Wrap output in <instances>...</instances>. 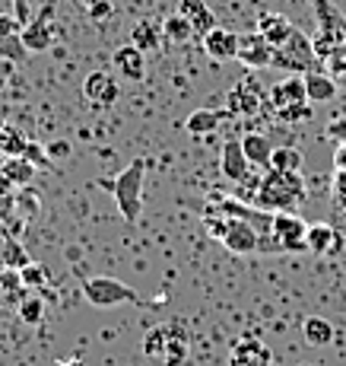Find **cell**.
Returning <instances> with one entry per match:
<instances>
[{
    "label": "cell",
    "instance_id": "cell-1",
    "mask_svg": "<svg viewBox=\"0 0 346 366\" xmlns=\"http://www.w3.org/2000/svg\"><path fill=\"white\" fill-rule=\"evenodd\" d=\"M308 201V185L302 172H283V169H267L258 179L254 207L267 214H295Z\"/></svg>",
    "mask_w": 346,
    "mask_h": 366
},
{
    "label": "cell",
    "instance_id": "cell-2",
    "mask_svg": "<svg viewBox=\"0 0 346 366\" xmlns=\"http://www.w3.org/2000/svg\"><path fill=\"white\" fill-rule=\"evenodd\" d=\"M143 179H146V159H133L115 179H98L96 185L105 188L115 198V207L121 210L127 223H137L140 210H143Z\"/></svg>",
    "mask_w": 346,
    "mask_h": 366
},
{
    "label": "cell",
    "instance_id": "cell-3",
    "mask_svg": "<svg viewBox=\"0 0 346 366\" xmlns=\"http://www.w3.org/2000/svg\"><path fill=\"white\" fill-rule=\"evenodd\" d=\"M267 105L280 122H308L312 118V102H308L305 74H289L267 89Z\"/></svg>",
    "mask_w": 346,
    "mask_h": 366
},
{
    "label": "cell",
    "instance_id": "cell-4",
    "mask_svg": "<svg viewBox=\"0 0 346 366\" xmlns=\"http://www.w3.org/2000/svg\"><path fill=\"white\" fill-rule=\"evenodd\" d=\"M207 233L220 239L232 255H251L260 249V229L242 217H229L216 210V217H207Z\"/></svg>",
    "mask_w": 346,
    "mask_h": 366
},
{
    "label": "cell",
    "instance_id": "cell-5",
    "mask_svg": "<svg viewBox=\"0 0 346 366\" xmlns=\"http://www.w3.org/2000/svg\"><path fill=\"white\" fill-rule=\"evenodd\" d=\"M140 350L162 366H181L188 360V332L178 322H172V325H156L143 335Z\"/></svg>",
    "mask_w": 346,
    "mask_h": 366
},
{
    "label": "cell",
    "instance_id": "cell-6",
    "mask_svg": "<svg viewBox=\"0 0 346 366\" xmlns=\"http://www.w3.org/2000/svg\"><path fill=\"white\" fill-rule=\"evenodd\" d=\"M83 297L89 306L96 309H111V306H124V302H140L137 290L127 287L124 280L115 277H89L83 280Z\"/></svg>",
    "mask_w": 346,
    "mask_h": 366
},
{
    "label": "cell",
    "instance_id": "cell-7",
    "mask_svg": "<svg viewBox=\"0 0 346 366\" xmlns=\"http://www.w3.org/2000/svg\"><path fill=\"white\" fill-rule=\"evenodd\" d=\"M273 64L283 70H315L317 67V51L315 41L305 32L292 29V35L286 39V45H280L273 51Z\"/></svg>",
    "mask_w": 346,
    "mask_h": 366
},
{
    "label": "cell",
    "instance_id": "cell-8",
    "mask_svg": "<svg viewBox=\"0 0 346 366\" xmlns=\"http://www.w3.org/2000/svg\"><path fill=\"white\" fill-rule=\"evenodd\" d=\"M264 102H267V89H260V83L254 80V76H245V80H238L235 86L229 89V99H225L229 109L225 112H229V115L251 118L264 109Z\"/></svg>",
    "mask_w": 346,
    "mask_h": 366
},
{
    "label": "cell",
    "instance_id": "cell-9",
    "mask_svg": "<svg viewBox=\"0 0 346 366\" xmlns=\"http://www.w3.org/2000/svg\"><path fill=\"white\" fill-rule=\"evenodd\" d=\"M273 236L280 252H308V223L299 214H273Z\"/></svg>",
    "mask_w": 346,
    "mask_h": 366
},
{
    "label": "cell",
    "instance_id": "cell-10",
    "mask_svg": "<svg viewBox=\"0 0 346 366\" xmlns=\"http://www.w3.org/2000/svg\"><path fill=\"white\" fill-rule=\"evenodd\" d=\"M118 96H121V86H118L115 74H108V70H93L83 80V99L96 105V109H111L118 102Z\"/></svg>",
    "mask_w": 346,
    "mask_h": 366
},
{
    "label": "cell",
    "instance_id": "cell-11",
    "mask_svg": "<svg viewBox=\"0 0 346 366\" xmlns=\"http://www.w3.org/2000/svg\"><path fill=\"white\" fill-rule=\"evenodd\" d=\"M273 51H277V48H273L258 29L238 39V61H242L245 67H251V70L270 67L273 64Z\"/></svg>",
    "mask_w": 346,
    "mask_h": 366
},
{
    "label": "cell",
    "instance_id": "cell-12",
    "mask_svg": "<svg viewBox=\"0 0 346 366\" xmlns=\"http://www.w3.org/2000/svg\"><path fill=\"white\" fill-rule=\"evenodd\" d=\"M54 6H45V13L41 16L29 19V23L23 26V32H19V39H23L26 51H48V48L54 45Z\"/></svg>",
    "mask_w": 346,
    "mask_h": 366
},
{
    "label": "cell",
    "instance_id": "cell-13",
    "mask_svg": "<svg viewBox=\"0 0 346 366\" xmlns=\"http://www.w3.org/2000/svg\"><path fill=\"white\" fill-rule=\"evenodd\" d=\"M238 39H242L238 32L225 29V26H216L210 35H203L200 45H203V51H207L210 61L225 64V61H235L238 58Z\"/></svg>",
    "mask_w": 346,
    "mask_h": 366
},
{
    "label": "cell",
    "instance_id": "cell-14",
    "mask_svg": "<svg viewBox=\"0 0 346 366\" xmlns=\"http://www.w3.org/2000/svg\"><path fill=\"white\" fill-rule=\"evenodd\" d=\"M229 366H273V350L258 337H242L232 344Z\"/></svg>",
    "mask_w": 346,
    "mask_h": 366
},
{
    "label": "cell",
    "instance_id": "cell-15",
    "mask_svg": "<svg viewBox=\"0 0 346 366\" xmlns=\"http://www.w3.org/2000/svg\"><path fill=\"white\" fill-rule=\"evenodd\" d=\"M111 67L118 70V74L124 76V80H131V83H140L146 76V58H143V51H140L137 45H118L115 48V54H111Z\"/></svg>",
    "mask_w": 346,
    "mask_h": 366
},
{
    "label": "cell",
    "instance_id": "cell-16",
    "mask_svg": "<svg viewBox=\"0 0 346 366\" xmlns=\"http://www.w3.org/2000/svg\"><path fill=\"white\" fill-rule=\"evenodd\" d=\"M178 13L190 23V29H194V39H203V35H210L216 29V13L207 6V0H178Z\"/></svg>",
    "mask_w": 346,
    "mask_h": 366
},
{
    "label": "cell",
    "instance_id": "cell-17",
    "mask_svg": "<svg viewBox=\"0 0 346 366\" xmlns=\"http://www.w3.org/2000/svg\"><path fill=\"white\" fill-rule=\"evenodd\" d=\"M220 166H223V175H225V179L235 182V185L248 182L251 163H248V157H245V150H242V140H225Z\"/></svg>",
    "mask_w": 346,
    "mask_h": 366
},
{
    "label": "cell",
    "instance_id": "cell-18",
    "mask_svg": "<svg viewBox=\"0 0 346 366\" xmlns=\"http://www.w3.org/2000/svg\"><path fill=\"white\" fill-rule=\"evenodd\" d=\"M343 245V236L330 223H308V252L317 255H337Z\"/></svg>",
    "mask_w": 346,
    "mask_h": 366
},
{
    "label": "cell",
    "instance_id": "cell-19",
    "mask_svg": "<svg viewBox=\"0 0 346 366\" xmlns=\"http://www.w3.org/2000/svg\"><path fill=\"white\" fill-rule=\"evenodd\" d=\"M225 118H232L229 112H216V109H197L185 118V131L194 134V137H207V134H216Z\"/></svg>",
    "mask_w": 346,
    "mask_h": 366
},
{
    "label": "cell",
    "instance_id": "cell-20",
    "mask_svg": "<svg viewBox=\"0 0 346 366\" xmlns=\"http://www.w3.org/2000/svg\"><path fill=\"white\" fill-rule=\"evenodd\" d=\"M292 29H295V26L289 23L283 13H260V16H258V32L264 35L273 48L286 45V39L292 35Z\"/></svg>",
    "mask_w": 346,
    "mask_h": 366
},
{
    "label": "cell",
    "instance_id": "cell-21",
    "mask_svg": "<svg viewBox=\"0 0 346 366\" xmlns=\"http://www.w3.org/2000/svg\"><path fill=\"white\" fill-rule=\"evenodd\" d=\"M305 89H308V102H330L337 99V80L330 74H324L321 67L305 70Z\"/></svg>",
    "mask_w": 346,
    "mask_h": 366
},
{
    "label": "cell",
    "instance_id": "cell-22",
    "mask_svg": "<svg viewBox=\"0 0 346 366\" xmlns=\"http://www.w3.org/2000/svg\"><path fill=\"white\" fill-rule=\"evenodd\" d=\"M162 23H153V19H140L131 29V45H137L140 51H159L162 48Z\"/></svg>",
    "mask_w": 346,
    "mask_h": 366
},
{
    "label": "cell",
    "instance_id": "cell-23",
    "mask_svg": "<svg viewBox=\"0 0 346 366\" xmlns=\"http://www.w3.org/2000/svg\"><path fill=\"white\" fill-rule=\"evenodd\" d=\"M242 150L248 157L251 166L258 169H270V157H273V144L264 137V134H245L242 137Z\"/></svg>",
    "mask_w": 346,
    "mask_h": 366
},
{
    "label": "cell",
    "instance_id": "cell-24",
    "mask_svg": "<svg viewBox=\"0 0 346 366\" xmlns=\"http://www.w3.org/2000/svg\"><path fill=\"white\" fill-rule=\"evenodd\" d=\"M302 337H305V344H312V347H327V344L334 341V325H330L327 319H321V315H312V319L302 322Z\"/></svg>",
    "mask_w": 346,
    "mask_h": 366
},
{
    "label": "cell",
    "instance_id": "cell-25",
    "mask_svg": "<svg viewBox=\"0 0 346 366\" xmlns=\"http://www.w3.org/2000/svg\"><path fill=\"white\" fill-rule=\"evenodd\" d=\"M162 39H166L168 45H188V41L194 39V29H190L188 19L181 16L178 10H175L172 16L162 19Z\"/></svg>",
    "mask_w": 346,
    "mask_h": 366
},
{
    "label": "cell",
    "instance_id": "cell-26",
    "mask_svg": "<svg viewBox=\"0 0 346 366\" xmlns=\"http://www.w3.org/2000/svg\"><path fill=\"white\" fill-rule=\"evenodd\" d=\"M26 284H23V277H19V271H4L0 274V302L4 306H10V302H23V297H26Z\"/></svg>",
    "mask_w": 346,
    "mask_h": 366
},
{
    "label": "cell",
    "instance_id": "cell-27",
    "mask_svg": "<svg viewBox=\"0 0 346 366\" xmlns=\"http://www.w3.org/2000/svg\"><path fill=\"white\" fill-rule=\"evenodd\" d=\"M302 157L299 147H273V157H270V169H283V172H302Z\"/></svg>",
    "mask_w": 346,
    "mask_h": 366
},
{
    "label": "cell",
    "instance_id": "cell-28",
    "mask_svg": "<svg viewBox=\"0 0 346 366\" xmlns=\"http://www.w3.org/2000/svg\"><path fill=\"white\" fill-rule=\"evenodd\" d=\"M16 309H19V319H23L26 325H41V319H45V300H41L39 293H26Z\"/></svg>",
    "mask_w": 346,
    "mask_h": 366
},
{
    "label": "cell",
    "instance_id": "cell-29",
    "mask_svg": "<svg viewBox=\"0 0 346 366\" xmlns=\"http://www.w3.org/2000/svg\"><path fill=\"white\" fill-rule=\"evenodd\" d=\"M19 277H23L26 290H29V287H45L48 284V271L41 264H26L23 271H19Z\"/></svg>",
    "mask_w": 346,
    "mask_h": 366
},
{
    "label": "cell",
    "instance_id": "cell-30",
    "mask_svg": "<svg viewBox=\"0 0 346 366\" xmlns=\"http://www.w3.org/2000/svg\"><path fill=\"white\" fill-rule=\"evenodd\" d=\"M6 179L16 182V185H26V182L32 179V166L26 163V159H13V163L6 166Z\"/></svg>",
    "mask_w": 346,
    "mask_h": 366
},
{
    "label": "cell",
    "instance_id": "cell-31",
    "mask_svg": "<svg viewBox=\"0 0 346 366\" xmlns=\"http://www.w3.org/2000/svg\"><path fill=\"white\" fill-rule=\"evenodd\" d=\"M86 13H89V19H93V23H108L111 13H115V4H111V0H96Z\"/></svg>",
    "mask_w": 346,
    "mask_h": 366
},
{
    "label": "cell",
    "instance_id": "cell-32",
    "mask_svg": "<svg viewBox=\"0 0 346 366\" xmlns=\"http://www.w3.org/2000/svg\"><path fill=\"white\" fill-rule=\"evenodd\" d=\"M0 144H4V150H6V153H13V157H23V153H26V147H29L23 137H19L16 131H13V134H10V131H6V134H0Z\"/></svg>",
    "mask_w": 346,
    "mask_h": 366
},
{
    "label": "cell",
    "instance_id": "cell-33",
    "mask_svg": "<svg viewBox=\"0 0 346 366\" xmlns=\"http://www.w3.org/2000/svg\"><path fill=\"white\" fill-rule=\"evenodd\" d=\"M23 32V23H19L16 16H10V13H0V41L4 39H13V35Z\"/></svg>",
    "mask_w": 346,
    "mask_h": 366
},
{
    "label": "cell",
    "instance_id": "cell-34",
    "mask_svg": "<svg viewBox=\"0 0 346 366\" xmlns=\"http://www.w3.org/2000/svg\"><path fill=\"white\" fill-rule=\"evenodd\" d=\"M334 201L346 207V169H337L334 172Z\"/></svg>",
    "mask_w": 346,
    "mask_h": 366
},
{
    "label": "cell",
    "instance_id": "cell-35",
    "mask_svg": "<svg viewBox=\"0 0 346 366\" xmlns=\"http://www.w3.org/2000/svg\"><path fill=\"white\" fill-rule=\"evenodd\" d=\"M327 137L337 140L340 147H346V118H337V122L327 124Z\"/></svg>",
    "mask_w": 346,
    "mask_h": 366
},
{
    "label": "cell",
    "instance_id": "cell-36",
    "mask_svg": "<svg viewBox=\"0 0 346 366\" xmlns=\"http://www.w3.org/2000/svg\"><path fill=\"white\" fill-rule=\"evenodd\" d=\"M10 4H13V16H16L23 26L29 23V0H10Z\"/></svg>",
    "mask_w": 346,
    "mask_h": 366
},
{
    "label": "cell",
    "instance_id": "cell-37",
    "mask_svg": "<svg viewBox=\"0 0 346 366\" xmlns=\"http://www.w3.org/2000/svg\"><path fill=\"white\" fill-rule=\"evenodd\" d=\"M70 4H73V6H80V10H89V6H93L96 0H70Z\"/></svg>",
    "mask_w": 346,
    "mask_h": 366
}]
</instances>
